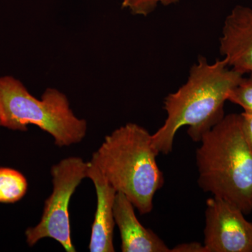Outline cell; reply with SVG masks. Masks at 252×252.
Instances as JSON below:
<instances>
[{"instance_id": "cell-5", "label": "cell", "mask_w": 252, "mask_h": 252, "mask_svg": "<svg viewBox=\"0 0 252 252\" xmlns=\"http://www.w3.org/2000/svg\"><path fill=\"white\" fill-rule=\"evenodd\" d=\"M88 162L79 157H69L53 165V192L44 203L39 223L26 231L29 246L44 238H52L66 252H76L71 239L69 204L81 181L87 177Z\"/></svg>"}, {"instance_id": "cell-9", "label": "cell", "mask_w": 252, "mask_h": 252, "mask_svg": "<svg viewBox=\"0 0 252 252\" xmlns=\"http://www.w3.org/2000/svg\"><path fill=\"white\" fill-rule=\"evenodd\" d=\"M134 205L124 193L117 192L114 217L122 239L123 252H170V249L154 232L137 220Z\"/></svg>"}, {"instance_id": "cell-3", "label": "cell", "mask_w": 252, "mask_h": 252, "mask_svg": "<svg viewBox=\"0 0 252 252\" xmlns=\"http://www.w3.org/2000/svg\"><path fill=\"white\" fill-rule=\"evenodd\" d=\"M158 154L148 130L128 123L106 136L91 160L117 192L146 215L153 210L154 195L165 182L157 161Z\"/></svg>"}, {"instance_id": "cell-15", "label": "cell", "mask_w": 252, "mask_h": 252, "mask_svg": "<svg viewBox=\"0 0 252 252\" xmlns=\"http://www.w3.org/2000/svg\"><path fill=\"white\" fill-rule=\"evenodd\" d=\"M0 127H1V125H0Z\"/></svg>"}, {"instance_id": "cell-13", "label": "cell", "mask_w": 252, "mask_h": 252, "mask_svg": "<svg viewBox=\"0 0 252 252\" xmlns=\"http://www.w3.org/2000/svg\"><path fill=\"white\" fill-rule=\"evenodd\" d=\"M208 252L204 244L192 243L179 244L170 249V252Z\"/></svg>"}, {"instance_id": "cell-2", "label": "cell", "mask_w": 252, "mask_h": 252, "mask_svg": "<svg viewBox=\"0 0 252 252\" xmlns=\"http://www.w3.org/2000/svg\"><path fill=\"white\" fill-rule=\"evenodd\" d=\"M196 151L198 185L215 198L252 212V149L241 114H230L202 137Z\"/></svg>"}, {"instance_id": "cell-1", "label": "cell", "mask_w": 252, "mask_h": 252, "mask_svg": "<svg viewBox=\"0 0 252 252\" xmlns=\"http://www.w3.org/2000/svg\"><path fill=\"white\" fill-rule=\"evenodd\" d=\"M243 77L224 59L210 63L200 56L190 68L185 84L164 99L166 119L152 135L156 150L165 155L170 154L176 134L184 126L188 127L192 140L200 142L224 117L223 108L228 94Z\"/></svg>"}, {"instance_id": "cell-10", "label": "cell", "mask_w": 252, "mask_h": 252, "mask_svg": "<svg viewBox=\"0 0 252 252\" xmlns=\"http://www.w3.org/2000/svg\"><path fill=\"white\" fill-rule=\"evenodd\" d=\"M27 190V180L22 173L7 167L0 168V203H16L24 197Z\"/></svg>"}, {"instance_id": "cell-6", "label": "cell", "mask_w": 252, "mask_h": 252, "mask_svg": "<svg viewBox=\"0 0 252 252\" xmlns=\"http://www.w3.org/2000/svg\"><path fill=\"white\" fill-rule=\"evenodd\" d=\"M238 207L207 199L204 245L208 252H252V221Z\"/></svg>"}, {"instance_id": "cell-8", "label": "cell", "mask_w": 252, "mask_h": 252, "mask_svg": "<svg viewBox=\"0 0 252 252\" xmlns=\"http://www.w3.org/2000/svg\"><path fill=\"white\" fill-rule=\"evenodd\" d=\"M87 177L94 182L97 194V210L94 223L89 250L91 252H114L115 220L114 203L117 191L107 180L94 162H88Z\"/></svg>"}, {"instance_id": "cell-14", "label": "cell", "mask_w": 252, "mask_h": 252, "mask_svg": "<svg viewBox=\"0 0 252 252\" xmlns=\"http://www.w3.org/2000/svg\"><path fill=\"white\" fill-rule=\"evenodd\" d=\"M244 133L252 149V112L244 111L241 113Z\"/></svg>"}, {"instance_id": "cell-7", "label": "cell", "mask_w": 252, "mask_h": 252, "mask_svg": "<svg viewBox=\"0 0 252 252\" xmlns=\"http://www.w3.org/2000/svg\"><path fill=\"white\" fill-rule=\"evenodd\" d=\"M220 51L232 69L243 76L252 72V8L237 5L226 16Z\"/></svg>"}, {"instance_id": "cell-12", "label": "cell", "mask_w": 252, "mask_h": 252, "mask_svg": "<svg viewBox=\"0 0 252 252\" xmlns=\"http://www.w3.org/2000/svg\"><path fill=\"white\" fill-rule=\"evenodd\" d=\"M248 77H242L228 94V101L238 104L244 111L252 112V72Z\"/></svg>"}, {"instance_id": "cell-4", "label": "cell", "mask_w": 252, "mask_h": 252, "mask_svg": "<svg viewBox=\"0 0 252 252\" xmlns=\"http://www.w3.org/2000/svg\"><path fill=\"white\" fill-rule=\"evenodd\" d=\"M0 125L22 132L29 125L37 126L52 136L60 147L81 142L88 127L85 119L76 117L62 91L48 88L38 99L9 75L0 77Z\"/></svg>"}, {"instance_id": "cell-11", "label": "cell", "mask_w": 252, "mask_h": 252, "mask_svg": "<svg viewBox=\"0 0 252 252\" xmlns=\"http://www.w3.org/2000/svg\"><path fill=\"white\" fill-rule=\"evenodd\" d=\"M180 0H122V7L134 16L147 17L157 9L158 6H167L177 4Z\"/></svg>"}]
</instances>
